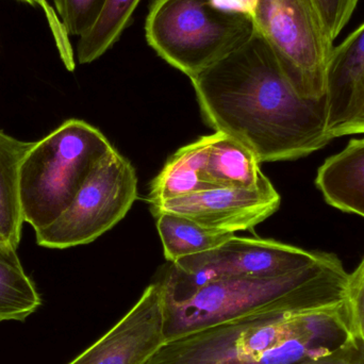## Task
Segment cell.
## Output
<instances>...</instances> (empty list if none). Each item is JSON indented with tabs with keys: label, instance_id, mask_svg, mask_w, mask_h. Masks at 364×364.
Wrapping results in <instances>:
<instances>
[{
	"label": "cell",
	"instance_id": "cell-1",
	"mask_svg": "<svg viewBox=\"0 0 364 364\" xmlns=\"http://www.w3.org/2000/svg\"><path fill=\"white\" fill-rule=\"evenodd\" d=\"M190 80L207 125L245 145L260 164L301 159L335 140L326 97H301L256 29Z\"/></svg>",
	"mask_w": 364,
	"mask_h": 364
},
{
	"label": "cell",
	"instance_id": "cell-2",
	"mask_svg": "<svg viewBox=\"0 0 364 364\" xmlns=\"http://www.w3.org/2000/svg\"><path fill=\"white\" fill-rule=\"evenodd\" d=\"M348 273L296 294L166 340L143 364H294L324 356L354 335Z\"/></svg>",
	"mask_w": 364,
	"mask_h": 364
},
{
	"label": "cell",
	"instance_id": "cell-3",
	"mask_svg": "<svg viewBox=\"0 0 364 364\" xmlns=\"http://www.w3.org/2000/svg\"><path fill=\"white\" fill-rule=\"evenodd\" d=\"M112 145L93 126L68 119L36 141L21 162L19 199L34 231L53 224L74 200L96 162Z\"/></svg>",
	"mask_w": 364,
	"mask_h": 364
},
{
	"label": "cell",
	"instance_id": "cell-4",
	"mask_svg": "<svg viewBox=\"0 0 364 364\" xmlns=\"http://www.w3.org/2000/svg\"><path fill=\"white\" fill-rule=\"evenodd\" d=\"M252 15L218 8L214 0H154L145 23L149 46L188 78L247 42Z\"/></svg>",
	"mask_w": 364,
	"mask_h": 364
},
{
	"label": "cell",
	"instance_id": "cell-5",
	"mask_svg": "<svg viewBox=\"0 0 364 364\" xmlns=\"http://www.w3.org/2000/svg\"><path fill=\"white\" fill-rule=\"evenodd\" d=\"M346 272L339 257L324 252L320 260L278 277L230 278L210 282L181 299H166V338L172 339L261 306L274 303Z\"/></svg>",
	"mask_w": 364,
	"mask_h": 364
},
{
	"label": "cell",
	"instance_id": "cell-6",
	"mask_svg": "<svg viewBox=\"0 0 364 364\" xmlns=\"http://www.w3.org/2000/svg\"><path fill=\"white\" fill-rule=\"evenodd\" d=\"M252 17L295 92L305 100L326 97L335 46L314 2L257 0Z\"/></svg>",
	"mask_w": 364,
	"mask_h": 364
},
{
	"label": "cell",
	"instance_id": "cell-7",
	"mask_svg": "<svg viewBox=\"0 0 364 364\" xmlns=\"http://www.w3.org/2000/svg\"><path fill=\"white\" fill-rule=\"evenodd\" d=\"M136 198V170L112 147L96 162L61 216L36 231V243L53 250L92 243L121 222Z\"/></svg>",
	"mask_w": 364,
	"mask_h": 364
},
{
	"label": "cell",
	"instance_id": "cell-8",
	"mask_svg": "<svg viewBox=\"0 0 364 364\" xmlns=\"http://www.w3.org/2000/svg\"><path fill=\"white\" fill-rule=\"evenodd\" d=\"M310 252L274 240L233 235L218 247L171 263L160 282L168 299H181L210 282L230 278L278 277L320 260Z\"/></svg>",
	"mask_w": 364,
	"mask_h": 364
},
{
	"label": "cell",
	"instance_id": "cell-9",
	"mask_svg": "<svg viewBox=\"0 0 364 364\" xmlns=\"http://www.w3.org/2000/svg\"><path fill=\"white\" fill-rule=\"evenodd\" d=\"M161 282L145 289L134 307L100 340L68 364H143L166 340Z\"/></svg>",
	"mask_w": 364,
	"mask_h": 364
},
{
	"label": "cell",
	"instance_id": "cell-10",
	"mask_svg": "<svg viewBox=\"0 0 364 364\" xmlns=\"http://www.w3.org/2000/svg\"><path fill=\"white\" fill-rule=\"evenodd\" d=\"M282 198L271 190L213 188L151 205V213L179 214L214 230H250L279 209Z\"/></svg>",
	"mask_w": 364,
	"mask_h": 364
},
{
	"label": "cell",
	"instance_id": "cell-11",
	"mask_svg": "<svg viewBox=\"0 0 364 364\" xmlns=\"http://www.w3.org/2000/svg\"><path fill=\"white\" fill-rule=\"evenodd\" d=\"M316 186L331 207L364 218V139L329 157L318 168Z\"/></svg>",
	"mask_w": 364,
	"mask_h": 364
},
{
	"label": "cell",
	"instance_id": "cell-12",
	"mask_svg": "<svg viewBox=\"0 0 364 364\" xmlns=\"http://www.w3.org/2000/svg\"><path fill=\"white\" fill-rule=\"evenodd\" d=\"M260 164L245 145L216 132L211 134L203 175L211 188L271 190L274 186L263 174Z\"/></svg>",
	"mask_w": 364,
	"mask_h": 364
},
{
	"label": "cell",
	"instance_id": "cell-13",
	"mask_svg": "<svg viewBox=\"0 0 364 364\" xmlns=\"http://www.w3.org/2000/svg\"><path fill=\"white\" fill-rule=\"evenodd\" d=\"M363 73L364 23L339 46H336L331 55L327 76L326 100L328 130L333 138L346 117L355 85Z\"/></svg>",
	"mask_w": 364,
	"mask_h": 364
},
{
	"label": "cell",
	"instance_id": "cell-14",
	"mask_svg": "<svg viewBox=\"0 0 364 364\" xmlns=\"http://www.w3.org/2000/svg\"><path fill=\"white\" fill-rule=\"evenodd\" d=\"M211 136H201L194 143L179 149L151 181L147 201L151 205L186 195L194 194L211 186L205 181V161Z\"/></svg>",
	"mask_w": 364,
	"mask_h": 364
},
{
	"label": "cell",
	"instance_id": "cell-15",
	"mask_svg": "<svg viewBox=\"0 0 364 364\" xmlns=\"http://www.w3.org/2000/svg\"><path fill=\"white\" fill-rule=\"evenodd\" d=\"M36 142L13 138L0 130V237L17 250L23 218L19 199L21 162Z\"/></svg>",
	"mask_w": 364,
	"mask_h": 364
},
{
	"label": "cell",
	"instance_id": "cell-16",
	"mask_svg": "<svg viewBox=\"0 0 364 364\" xmlns=\"http://www.w3.org/2000/svg\"><path fill=\"white\" fill-rule=\"evenodd\" d=\"M154 216L164 245V256L171 263L218 247L235 235V233L201 226L179 214L158 212Z\"/></svg>",
	"mask_w": 364,
	"mask_h": 364
},
{
	"label": "cell",
	"instance_id": "cell-17",
	"mask_svg": "<svg viewBox=\"0 0 364 364\" xmlns=\"http://www.w3.org/2000/svg\"><path fill=\"white\" fill-rule=\"evenodd\" d=\"M42 304L16 250L0 244V322L23 321Z\"/></svg>",
	"mask_w": 364,
	"mask_h": 364
},
{
	"label": "cell",
	"instance_id": "cell-18",
	"mask_svg": "<svg viewBox=\"0 0 364 364\" xmlns=\"http://www.w3.org/2000/svg\"><path fill=\"white\" fill-rule=\"evenodd\" d=\"M140 2L141 0H107L95 25L79 38V63H92L105 55L129 26Z\"/></svg>",
	"mask_w": 364,
	"mask_h": 364
},
{
	"label": "cell",
	"instance_id": "cell-19",
	"mask_svg": "<svg viewBox=\"0 0 364 364\" xmlns=\"http://www.w3.org/2000/svg\"><path fill=\"white\" fill-rule=\"evenodd\" d=\"M107 0H53L68 36H81L100 18Z\"/></svg>",
	"mask_w": 364,
	"mask_h": 364
},
{
	"label": "cell",
	"instance_id": "cell-20",
	"mask_svg": "<svg viewBox=\"0 0 364 364\" xmlns=\"http://www.w3.org/2000/svg\"><path fill=\"white\" fill-rule=\"evenodd\" d=\"M344 303L353 335L364 346V257L357 269L348 275Z\"/></svg>",
	"mask_w": 364,
	"mask_h": 364
},
{
	"label": "cell",
	"instance_id": "cell-21",
	"mask_svg": "<svg viewBox=\"0 0 364 364\" xmlns=\"http://www.w3.org/2000/svg\"><path fill=\"white\" fill-rule=\"evenodd\" d=\"M329 36L333 41L339 36L354 14L359 0H312Z\"/></svg>",
	"mask_w": 364,
	"mask_h": 364
},
{
	"label": "cell",
	"instance_id": "cell-22",
	"mask_svg": "<svg viewBox=\"0 0 364 364\" xmlns=\"http://www.w3.org/2000/svg\"><path fill=\"white\" fill-rule=\"evenodd\" d=\"M352 134H364V73L355 85L348 112L333 138Z\"/></svg>",
	"mask_w": 364,
	"mask_h": 364
},
{
	"label": "cell",
	"instance_id": "cell-23",
	"mask_svg": "<svg viewBox=\"0 0 364 364\" xmlns=\"http://www.w3.org/2000/svg\"><path fill=\"white\" fill-rule=\"evenodd\" d=\"M294 364H364V346L353 337L348 343L329 354Z\"/></svg>",
	"mask_w": 364,
	"mask_h": 364
},
{
	"label": "cell",
	"instance_id": "cell-24",
	"mask_svg": "<svg viewBox=\"0 0 364 364\" xmlns=\"http://www.w3.org/2000/svg\"><path fill=\"white\" fill-rule=\"evenodd\" d=\"M257 0H214L218 8L224 10L237 11L252 15Z\"/></svg>",
	"mask_w": 364,
	"mask_h": 364
},
{
	"label": "cell",
	"instance_id": "cell-25",
	"mask_svg": "<svg viewBox=\"0 0 364 364\" xmlns=\"http://www.w3.org/2000/svg\"><path fill=\"white\" fill-rule=\"evenodd\" d=\"M0 244H2V245H6V243H4V240L1 239V237H0ZM8 246V245H6Z\"/></svg>",
	"mask_w": 364,
	"mask_h": 364
}]
</instances>
